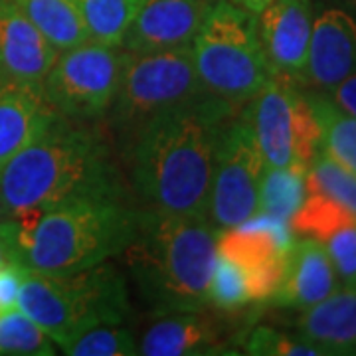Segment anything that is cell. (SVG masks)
<instances>
[{
  "instance_id": "3",
  "label": "cell",
  "mask_w": 356,
  "mask_h": 356,
  "mask_svg": "<svg viewBox=\"0 0 356 356\" xmlns=\"http://www.w3.org/2000/svg\"><path fill=\"white\" fill-rule=\"evenodd\" d=\"M218 228L208 218L140 208L121 250L140 299L156 315L204 311L216 264Z\"/></svg>"
},
{
  "instance_id": "33",
  "label": "cell",
  "mask_w": 356,
  "mask_h": 356,
  "mask_svg": "<svg viewBox=\"0 0 356 356\" xmlns=\"http://www.w3.org/2000/svg\"><path fill=\"white\" fill-rule=\"evenodd\" d=\"M10 261H18V250H16V240H14L13 222L4 218L0 220V267Z\"/></svg>"
},
{
  "instance_id": "7",
  "label": "cell",
  "mask_w": 356,
  "mask_h": 356,
  "mask_svg": "<svg viewBox=\"0 0 356 356\" xmlns=\"http://www.w3.org/2000/svg\"><path fill=\"white\" fill-rule=\"evenodd\" d=\"M204 91L192 48L151 54L127 51L109 111L119 127L137 131L149 119Z\"/></svg>"
},
{
  "instance_id": "12",
  "label": "cell",
  "mask_w": 356,
  "mask_h": 356,
  "mask_svg": "<svg viewBox=\"0 0 356 356\" xmlns=\"http://www.w3.org/2000/svg\"><path fill=\"white\" fill-rule=\"evenodd\" d=\"M212 0H145L121 48L151 54L191 48Z\"/></svg>"
},
{
  "instance_id": "24",
  "label": "cell",
  "mask_w": 356,
  "mask_h": 356,
  "mask_svg": "<svg viewBox=\"0 0 356 356\" xmlns=\"http://www.w3.org/2000/svg\"><path fill=\"white\" fill-rule=\"evenodd\" d=\"M356 222V216L344 206L334 202L327 194L317 191H307V196L299 210L293 214L291 226L293 236L309 238L323 243L331 234L343 226Z\"/></svg>"
},
{
  "instance_id": "28",
  "label": "cell",
  "mask_w": 356,
  "mask_h": 356,
  "mask_svg": "<svg viewBox=\"0 0 356 356\" xmlns=\"http://www.w3.org/2000/svg\"><path fill=\"white\" fill-rule=\"evenodd\" d=\"M64 353L70 356H133L139 355V344L127 329L105 325L77 337Z\"/></svg>"
},
{
  "instance_id": "5",
  "label": "cell",
  "mask_w": 356,
  "mask_h": 356,
  "mask_svg": "<svg viewBox=\"0 0 356 356\" xmlns=\"http://www.w3.org/2000/svg\"><path fill=\"white\" fill-rule=\"evenodd\" d=\"M18 309L65 348L83 332L121 325L131 305L125 275L107 259L62 275L26 269Z\"/></svg>"
},
{
  "instance_id": "13",
  "label": "cell",
  "mask_w": 356,
  "mask_h": 356,
  "mask_svg": "<svg viewBox=\"0 0 356 356\" xmlns=\"http://www.w3.org/2000/svg\"><path fill=\"white\" fill-rule=\"evenodd\" d=\"M313 20L311 0H273L259 13V40L273 76L303 77Z\"/></svg>"
},
{
  "instance_id": "16",
  "label": "cell",
  "mask_w": 356,
  "mask_h": 356,
  "mask_svg": "<svg viewBox=\"0 0 356 356\" xmlns=\"http://www.w3.org/2000/svg\"><path fill=\"white\" fill-rule=\"evenodd\" d=\"M60 117L42 83L0 76V168Z\"/></svg>"
},
{
  "instance_id": "19",
  "label": "cell",
  "mask_w": 356,
  "mask_h": 356,
  "mask_svg": "<svg viewBox=\"0 0 356 356\" xmlns=\"http://www.w3.org/2000/svg\"><path fill=\"white\" fill-rule=\"evenodd\" d=\"M161 321L147 329L139 344V355L200 356L224 355V332L216 321L202 311L161 315Z\"/></svg>"
},
{
  "instance_id": "18",
  "label": "cell",
  "mask_w": 356,
  "mask_h": 356,
  "mask_svg": "<svg viewBox=\"0 0 356 356\" xmlns=\"http://www.w3.org/2000/svg\"><path fill=\"white\" fill-rule=\"evenodd\" d=\"M297 334L325 355H356V283H341L297 318Z\"/></svg>"
},
{
  "instance_id": "31",
  "label": "cell",
  "mask_w": 356,
  "mask_h": 356,
  "mask_svg": "<svg viewBox=\"0 0 356 356\" xmlns=\"http://www.w3.org/2000/svg\"><path fill=\"white\" fill-rule=\"evenodd\" d=\"M26 267L18 261H10L0 267V313L18 307V295L22 289Z\"/></svg>"
},
{
  "instance_id": "15",
  "label": "cell",
  "mask_w": 356,
  "mask_h": 356,
  "mask_svg": "<svg viewBox=\"0 0 356 356\" xmlns=\"http://www.w3.org/2000/svg\"><path fill=\"white\" fill-rule=\"evenodd\" d=\"M356 72V20L341 8H329L313 20L303 79L331 91Z\"/></svg>"
},
{
  "instance_id": "17",
  "label": "cell",
  "mask_w": 356,
  "mask_h": 356,
  "mask_svg": "<svg viewBox=\"0 0 356 356\" xmlns=\"http://www.w3.org/2000/svg\"><path fill=\"white\" fill-rule=\"evenodd\" d=\"M339 285V275L323 243L301 238L287 252L283 277L271 303L303 311L329 297Z\"/></svg>"
},
{
  "instance_id": "26",
  "label": "cell",
  "mask_w": 356,
  "mask_h": 356,
  "mask_svg": "<svg viewBox=\"0 0 356 356\" xmlns=\"http://www.w3.org/2000/svg\"><path fill=\"white\" fill-rule=\"evenodd\" d=\"M307 191L327 194L356 216V172L339 165L321 149L315 153L307 170Z\"/></svg>"
},
{
  "instance_id": "25",
  "label": "cell",
  "mask_w": 356,
  "mask_h": 356,
  "mask_svg": "<svg viewBox=\"0 0 356 356\" xmlns=\"http://www.w3.org/2000/svg\"><path fill=\"white\" fill-rule=\"evenodd\" d=\"M0 355H56L54 341L16 307L0 313Z\"/></svg>"
},
{
  "instance_id": "2",
  "label": "cell",
  "mask_w": 356,
  "mask_h": 356,
  "mask_svg": "<svg viewBox=\"0 0 356 356\" xmlns=\"http://www.w3.org/2000/svg\"><path fill=\"white\" fill-rule=\"evenodd\" d=\"M111 191L121 186L105 139L62 115L0 168L4 218L40 216L77 196Z\"/></svg>"
},
{
  "instance_id": "21",
  "label": "cell",
  "mask_w": 356,
  "mask_h": 356,
  "mask_svg": "<svg viewBox=\"0 0 356 356\" xmlns=\"http://www.w3.org/2000/svg\"><path fill=\"white\" fill-rule=\"evenodd\" d=\"M321 133L318 149L339 165L356 172V119L337 107L331 97L307 95Z\"/></svg>"
},
{
  "instance_id": "36",
  "label": "cell",
  "mask_w": 356,
  "mask_h": 356,
  "mask_svg": "<svg viewBox=\"0 0 356 356\" xmlns=\"http://www.w3.org/2000/svg\"><path fill=\"white\" fill-rule=\"evenodd\" d=\"M353 2H355V4H356V0H353Z\"/></svg>"
},
{
  "instance_id": "9",
  "label": "cell",
  "mask_w": 356,
  "mask_h": 356,
  "mask_svg": "<svg viewBox=\"0 0 356 356\" xmlns=\"http://www.w3.org/2000/svg\"><path fill=\"white\" fill-rule=\"evenodd\" d=\"M127 51L88 40L60 51L44 79L51 107L74 121H93L111 109Z\"/></svg>"
},
{
  "instance_id": "14",
  "label": "cell",
  "mask_w": 356,
  "mask_h": 356,
  "mask_svg": "<svg viewBox=\"0 0 356 356\" xmlns=\"http://www.w3.org/2000/svg\"><path fill=\"white\" fill-rule=\"evenodd\" d=\"M60 50L14 0H0V76L44 83Z\"/></svg>"
},
{
  "instance_id": "4",
  "label": "cell",
  "mask_w": 356,
  "mask_h": 356,
  "mask_svg": "<svg viewBox=\"0 0 356 356\" xmlns=\"http://www.w3.org/2000/svg\"><path fill=\"white\" fill-rule=\"evenodd\" d=\"M139 210L123 191L77 196L51 206L40 216L13 222L18 261L32 271L62 275L107 261L121 254L135 229Z\"/></svg>"
},
{
  "instance_id": "1",
  "label": "cell",
  "mask_w": 356,
  "mask_h": 356,
  "mask_svg": "<svg viewBox=\"0 0 356 356\" xmlns=\"http://www.w3.org/2000/svg\"><path fill=\"white\" fill-rule=\"evenodd\" d=\"M240 109L204 91L135 131L131 175L147 208L208 218L218 145Z\"/></svg>"
},
{
  "instance_id": "29",
  "label": "cell",
  "mask_w": 356,
  "mask_h": 356,
  "mask_svg": "<svg viewBox=\"0 0 356 356\" xmlns=\"http://www.w3.org/2000/svg\"><path fill=\"white\" fill-rule=\"evenodd\" d=\"M243 350L245 355L257 356H325L321 348L299 334L289 337L269 327H257L250 332L243 343Z\"/></svg>"
},
{
  "instance_id": "8",
  "label": "cell",
  "mask_w": 356,
  "mask_h": 356,
  "mask_svg": "<svg viewBox=\"0 0 356 356\" xmlns=\"http://www.w3.org/2000/svg\"><path fill=\"white\" fill-rule=\"evenodd\" d=\"M245 113L266 168L309 170L321 133L307 95L293 86V79L269 77L254 99L245 103Z\"/></svg>"
},
{
  "instance_id": "11",
  "label": "cell",
  "mask_w": 356,
  "mask_h": 356,
  "mask_svg": "<svg viewBox=\"0 0 356 356\" xmlns=\"http://www.w3.org/2000/svg\"><path fill=\"white\" fill-rule=\"evenodd\" d=\"M293 242L287 222L257 212L240 226L218 229L216 254L242 267L254 303H266L280 287Z\"/></svg>"
},
{
  "instance_id": "34",
  "label": "cell",
  "mask_w": 356,
  "mask_h": 356,
  "mask_svg": "<svg viewBox=\"0 0 356 356\" xmlns=\"http://www.w3.org/2000/svg\"><path fill=\"white\" fill-rule=\"evenodd\" d=\"M229 2H234V4H238V6H242L245 10H250V13L259 14L264 8H266L267 4H271L273 0H229Z\"/></svg>"
},
{
  "instance_id": "27",
  "label": "cell",
  "mask_w": 356,
  "mask_h": 356,
  "mask_svg": "<svg viewBox=\"0 0 356 356\" xmlns=\"http://www.w3.org/2000/svg\"><path fill=\"white\" fill-rule=\"evenodd\" d=\"M208 303L222 311H238L254 303L248 273L216 254V264L208 283Z\"/></svg>"
},
{
  "instance_id": "35",
  "label": "cell",
  "mask_w": 356,
  "mask_h": 356,
  "mask_svg": "<svg viewBox=\"0 0 356 356\" xmlns=\"http://www.w3.org/2000/svg\"><path fill=\"white\" fill-rule=\"evenodd\" d=\"M0 220H4V208H2V198H0Z\"/></svg>"
},
{
  "instance_id": "20",
  "label": "cell",
  "mask_w": 356,
  "mask_h": 356,
  "mask_svg": "<svg viewBox=\"0 0 356 356\" xmlns=\"http://www.w3.org/2000/svg\"><path fill=\"white\" fill-rule=\"evenodd\" d=\"M14 2L60 51L89 40L88 28L77 10L76 0H14Z\"/></svg>"
},
{
  "instance_id": "23",
  "label": "cell",
  "mask_w": 356,
  "mask_h": 356,
  "mask_svg": "<svg viewBox=\"0 0 356 356\" xmlns=\"http://www.w3.org/2000/svg\"><path fill=\"white\" fill-rule=\"evenodd\" d=\"M307 196V170L266 168L259 184V214L291 222Z\"/></svg>"
},
{
  "instance_id": "6",
  "label": "cell",
  "mask_w": 356,
  "mask_h": 356,
  "mask_svg": "<svg viewBox=\"0 0 356 356\" xmlns=\"http://www.w3.org/2000/svg\"><path fill=\"white\" fill-rule=\"evenodd\" d=\"M191 48L204 89L236 107L252 102L273 76L257 18L229 0L210 6Z\"/></svg>"
},
{
  "instance_id": "32",
  "label": "cell",
  "mask_w": 356,
  "mask_h": 356,
  "mask_svg": "<svg viewBox=\"0 0 356 356\" xmlns=\"http://www.w3.org/2000/svg\"><path fill=\"white\" fill-rule=\"evenodd\" d=\"M329 93H331V99L337 107H341L344 113H348L356 119V72L350 74L346 79H343Z\"/></svg>"
},
{
  "instance_id": "10",
  "label": "cell",
  "mask_w": 356,
  "mask_h": 356,
  "mask_svg": "<svg viewBox=\"0 0 356 356\" xmlns=\"http://www.w3.org/2000/svg\"><path fill=\"white\" fill-rule=\"evenodd\" d=\"M264 159L245 109L228 121L218 145L208 200V220L218 229L240 226L259 210Z\"/></svg>"
},
{
  "instance_id": "22",
  "label": "cell",
  "mask_w": 356,
  "mask_h": 356,
  "mask_svg": "<svg viewBox=\"0 0 356 356\" xmlns=\"http://www.w3.org/2000/svg\"><path fill=\"white\" fill-rule=\"evenodd\" d=\"M145 0H76L89 40L121 46Z\"/></svg>"
},
{
  "instance_id": "30",
  "label": "cell",
  "mask_w": 356,
  "mask_h": 356,
  "mask_svg": "<svg viewBox=\"0 0 356 356\" xmlns=\"http://www.w3.org/2000/svg\"><path fill=\"white\" fill-rule=\"evenodd\" d=\"M323 248L331 257L341 283H356V222L331 234Z\"/></svg>"
}]
</instances>
